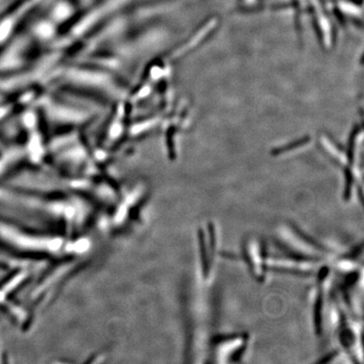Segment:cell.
Segmentation results:
<instances>
[]
</instances>
